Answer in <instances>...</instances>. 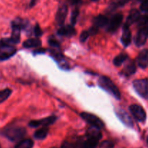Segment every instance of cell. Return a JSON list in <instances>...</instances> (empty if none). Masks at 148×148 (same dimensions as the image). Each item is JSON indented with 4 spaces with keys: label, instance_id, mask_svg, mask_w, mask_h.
<instances>
[{
    "label": "cell",
    "instance_id": "6da1fadb",
    "mask_svg": "<svg viewBox=\"0 0 148 148\" xmlns=\"http://www.w3.org/2000/svg\"><path fill=\"white\" fill-rule=\"evenodd\" d=\"M102 137L100 130L91 127L87 131V140L84 142L81 148H95L98 145L99 140Z\"/></svg>",
    "mask_w": 148,
    "mask_h": 148
},
{
    "label": "cell",
    "instance_id": "7a4b0ae2",
    "mask_svg": "<svg viewBox=\"0 0 148 148\" xmlns=\"http://www.w3.org/2000/svg\"><path fill=\"white\" fill-rule=\"evenodd\" d=\"M98 85L101 88L109 92L116 99L119 100L121 98V92L116 85L112 82L110 78L106 76H102L98 79Z\"/></svg>",
    "mask_w": 148,
    "mask_h": 148
},
{
    "label": "cell",
    "instance_id": "3957f363",
    "mask_svg": "<svg viewBox=\"0 0 148 148\" xmlns=\"http://www.w3.org/2000/svg\"><path fill=\"white\" fill-rule=\"evenodd\" d=\"M3 134L11 141H17L25 135L26 130L21 127H11L6 129Z\"/></svg>",
    "mask_w": 148,
    "mask_h": 148
},
{
    "label": "cell",
    "instance_id": "277c9868",
    "mask_svg": "<svg viewBox=\"0 0 148 148\" xmlns=\"http://www.w3.org/2000/svg\"><path fill=\"white\" fill-rule=\"evenodd\" d=\"M133 87L136 92L144 99H148V79H136L133 82Z\"/></svg>",
    "mask_w": 148,
    "mask_h": 148
},
{
    "label": "cell",
    "instance_id": "5b68a950",
    "mask_svg": "<svg viewBox=\"0 0 148 148\" xmlns=\"http://www.w3.org/2000/svg\"><path fill=\"white\" fill-rule=\"evenodd\" d=\"M80 116L86 122L90 124L92 127H95V128L98 129V130H101V129L103 128L104 126H105L103 121L99 117L94 115V114H90V113L82 112L80 114Z\"/></svg>",
    "mask_w": 148,
    "mask_h": 148
},
{
    "label": "cell",
    "instance_id": "8992f818",
    "mask_svg": "<svg viewBox=\"0 0 148 148\" xmlns=\"http://www.w3.org/2000/svg\"><path fill=\"white\" fill-rule=\"evenodd\" d=\"M17 49L14 46L0 43V60L5 61L14 56Z\"/></svg>",
    "mask_w": 148,
    "mask_h": 148
},
{
    "label": "cell",
    "instance_id": "52a82bcc",
    "mask_svg": "<svg viewBox=\"0 0 148 148\" xmlns=\"http://www.w3.org/2000/svg\"><path fill=\"white\" fill-rule=\"evenodd\" d=\"M130 111L133 116L139 122H145L147 118V114L144 108L137 104H133L130 106Z\"/></svg>",
    "mask_w": 148,
    "mask_h": 148
},
{
    "label": "cell",
    "instance_id": "ba28073f",
    "mask_svg": "<svg viewBox=\"0 0 148 148\" xmlns=\"http://www.w3.org/2000/svg\"><path fill=\"white\" fill-rule=\"evenodd\" d=\"M148 38V25L139 27V30L136 35L134 43L138 47L143 46Z\"/></svg>",
    "mask_w": 148,
    "mask_h": 148
},
{
    "label": "cell",
    "instance_id": "9c48e42d",
    "mask_svg": "<svg viewBox=\"0 0 148 148\" xmlns=\"http://www.w3.org/2000/svg\"><path fill=\"white\" fill-rule=\"evenodd\" d=\"M123 18H124V16L121 13H117L114 14L110 21H108V29H107L108 31L110 33H114L116 31L122 23Z\"/></svg>",
    "mask_w": 148,
    "mask_h": 148
},
{
    "label": "cell",
    "instance_id": "30bf717a",
    "mask_svg": "<svg viewBox=\"0 0 148 148\" xmlns=\"http://www.w3.org/2000/svg\"><path fill=\"white\" fill-rule=\"evenodd\" d=\"M56 121V117L54 116H48L46 118L42 119L32 120L31 121L29 122L28 125L30 127H38L40 126L46 127L47 126L53 124Z\"/></svg>",
    "mask_w": 148,
    "mask_h": 148
},
{
    "label": "cell",
    "instance_id": "8fae6325",
    "mask_svg": "<svg viewBox=\"0 0 148 148\" xmlns=\"http://www.w3.org/2000/svg\"><path fill=\"white\" fill-rule=\"evenodd\" d=\"M68 13V7L66 4H62L58 8L56 14V21L59 25L64 24Z\"/></svg>",
    "mask_w": 148,
    "mask_h": 148
},
{
    "label": "cell",
    "instance_id": "7c38bea8",
    "mask_svg": "<svg viewBox=\"0 0 148 148\" xmlns=\"http://www.w3.org/2000/svg\"><path fill=\"white\" fill-rule=\"evenodd\" d=\"M116 114L117 117L120 119V121L123 124H125L127 127H133L134 123H133L132 119L131 118V116L126 111H124L122 109H119L116 111Z\"/></svg>",
    "mask_w": 148,
    "mask_h": 148
},
{
    "label": "cell",
    "instance_id": "4fadbf2b",
    "mask_svg": "<svg viewBox=\"0 0 148 148\" xmlns=\"http://www.w3.org/2000/svg\"><path fill=\"white\" fill-rule=\"evenodd\" d=\"M137 64L142 69H145L148 66V49H143L137 56Z\"/></svg>",
    "mask_w": 148,
    "mask_h": 148
},
{
    "label": "cell",
    "instance_id": "5bb4252c",
    "mask_svg": "<svg viewBox=\"0 0 148 148\" xmlns=\"http://www.w3.org/2000/svg\"><path fill=\"white\" fill-rule=\"evenodd\" d=\"M121 41L125 47H127L130 45L132 41V33L130 27L127 25H124L123 27L122 36L121 38Z\"/></svg>",
    "mask_w": 148,
    "mask_h": 148
},
{
    "label": "cell",
    "instance_id": "9a60e30c",
    "mask_svg": "<svg viewBox=\"0 0 148 148\" xmlns=\"http://www.w3.org/2000/svg\"><path fill=\"white\" fill-rule=\"evenodd\" d=\"M57 33L59 36L71 37V36H73L76 34V30H75L74 26L69 25L62 26L58 30Z\"/></svg>",
    "mask_w": 148,
    "mask_h": 148
},
{
    "label": "cell",
    "instance_id": "2e32d148",
    "mask_svg": "<svg viewBox=\"0 0 148 148\" xmlns=\"http://www.w3.org/2000/svg\"><path fill=\"white\" fill-rule=\"evenodd\" d=\"M140 16H141V14H140V11H138V10H136V9H132V10L130 11L128 17H127L125 25H128L129 27H130L131 25L134 24V23H137V22L138 21Z\"/></svg>",
    "mask_w": 148,
    "mask_h": 148
},
{
    "label": "cell",
    "instance_id": "e0dca14e",
    "mask_svg": "<svg viewBox=\"0 0 148 148\" xmlns=\"http://www.w3.org/2000/svg\"><path fill=\"white\" fill-rule=\"evenodd\" d=\"M136 70H137V69H136V65L135 64H134V62H133V61H130V62H128L127 64L124 66V69L121 71V74L125 77H129L134 75L136 72Z\"/></svg>",
    "mask_w": 148,
    "mask_h": 148
},
{
    "label": "cell",
    "instance_id": "ac0fdd59",
    "mask_svg": "<svg viewBox=\"0 0 148 148\" xmlns=\"http://www.w3.org/2000/svg\"><path fill=\"white\" fill-rule=\"evenodd\" d=\"M108 19L106 16L103 15V14H99V15L96 16L95 18L93 19V26L94 27L99 28L101 27H105L107 25L108 23Z\"/></svg>",
    "mask_w": 148,
    "mask_h": 148
},
{
    "label": "cell",
    "instance_id": "d6986e66",
    "mask_svg": "<svg viewBox=\"0 0 148 148\" xmlns=\"http://www.w3.org/2000/svg\"><path fill=\"white\" fill-rule=\"evenodd\" d=\"M41 45V41L40 39L38 38H30L27 39L25 41L23 42V46L25 48H35V47H39Z\"/></svg>",
    "mask_w": 148,
    "mask_h": 148
},
{
    "label": "cell",
    "instance_id": "ffe728a7",
    "mask_svg": "<svg viewBox=\"0 0 148 148\" xmlns=\"http://www.w3.org/2000/svg\"><path fill=\"white\" fill-rule=\"evenodd\" d=\"M49 132V128L48 127H43L40 130H37L34 134V137L36 140H43L47 136Z\"/></svg>",
    "mask_w": 148,
    "mask_h": 148
},
{
    "label": "cell",
    "instance_id": "44dd1931",
    "mask_svg": "<svg viewBox=\"0 0 148 148\" xmlns=\"http://www.w3.org/2000/svg\"><path fill=\"white\" fill-rule=\"evenodd\" d=\"M34 143L30 139H26L20 141L14 148H33Z\"/></svg>",
    "mask_w": 148,
    "mask_h": 148
},
{
    "label": "cell",
    "instance_id": "7402d4cb",
    "mask_svg": "<svg viewBox=\"0 0 148 148\" xmlns=\"http://www.w3.org/2000/svg\"><path fill=\"white\" fill-rule=\"evenodd\" d=\"M128 58V55L127 53H121L119 55L115 57V59H114V64L116 66H119L125 62L126 60Z\"/></svg>",
    "mask_w": 148,
    "mask_h": 148
},
{
    "label": "cell",
    "instance_id": "603a6c76",
    "mask_svg": "<svg viewBox=\"0 0 148 148\" xmlns=\"http://www.w3.org/2000/svg\"><path fill=\"white\" fill-rule=\"evenodd\" d=\"M130 1V0H114L111 2L110 8H111V10H115V9L118 8L119 7H122V6L128 3Z\"/></svg>",
    "mask_w": 148,
    "mask_h": 148
},
{
    "label": "cell",
    "instance_id": "cb8c5ba5",
    "mask_svg": "<svg viewBox=\"0 0 148 148\" xmlns=\"http://www.w3.org/2000/svg\"><path fill=\"white\" fill-rule=\"evenodd\" d=\"M11 93L12 90L10 89H8V88L2 90H0V103L5 101L10 97Z\"/></svg>",
    "mask_w": 148,
    "mask_h": 148
},
{
    "label": "cell",
    "instance_id": "d4e9b609",
    "mask_svg": "<svg viewBox=\"0 0 148 148\" xmlns=\"http://www.w3.org/2000/svg\"><path fill=\"white\" fill-rule=\"evenodd\" d=\"M79 12L78 8H75V10H72V15H71V23H72V25L74 26L77 23V17L79 16Z\"/></svg>",
    "mask_w": 148,
    "mask_h": 148
},
{
    "label": "cell",
    "instance_id": "484cf974",
    "mask_svg": "<svg viewBox=\"0 0 148 148\" xmlns=\"http://www.w3.org/2000/svg\"><path fill=\"white\" fill-rule=\"evenodd\" d=\"M141 2L140 10L144 12H148V0H137Z\"/></svg>",
    "mask_w": 148,
    "mask_h": 148
},
{
    "label": "cell",
    "instance_id": "4316f807",
    "mask_svg": "<svg viewBox=\"0 0 148 148\" xmlns=\"http://www.w3.org/2000/svg\"><path fill=\"white\" fill-rule=\"evenodd\" d=\"M90 33L89 32L87 31V30H84V31L82 32V33L80 34V36H79V40H80L81 42H85V40L88 39V38L89 37Z\"/></svg>",
    "mask_w": 148,
    "mask_h": 148
},
{
    "label": "cell",
    "instance_id": "83f0119b",
    "mask_svg": "<svg viewBox=\"0 0 148 148\" xmlns=\"http://www.w3.org/2000/svg\"><path fill=\"white\" fill-rule=\"evenodd\" d=\"M34 33L35 36H37V37L40 36L42 35V33H43L41 28H40V25L38 24H36V26L34 27Z\"/></svg>",
    "mask_w": 148,
    "mask_h": 148
},
{
    "label": "cell",
    "instance_id": "f1b7e54d",
    "mask_svg": "<svg viewBox=\"0 0 148 148\" xmlns=\"http://www.w3.org/2000/svg\"><path fill=\"white\" fill-rule=\"evenodd\" d=\"M49 43L51 46L56 48V49L59 48V46H60L59 42L56 40H55V39H50V40H49Z\"/></svg>",
    "mask_w": 148,
    "mask_h": 148
},
{
    "label": "cell",
    "instance_id": "f546056e",
    "mask_svg": "<svg viewBox=\"0 0 148 148\" xmlns=\"http://www.w3.org/2000/svg\"><path fill=\"white\" fill-rule=\"evenodd\" d=\"M101 147L104 148H112L114 147V143L110 141H104L101 144Z\"/></svg>",
    "mask_w": 148,
    "mask_h": 148
},
{
    "label": "cell",
    "instance_id": "4dcf8cb0",
    "mask_svg": "<svg viewBox=\"0 0 148 148\" xmlns=\"http://www.w3.org/2000/svg\"><path fill=\"white\" fill-rule=\"evenodd\" d=\"M82 2V0H68V3L72 6L78 5Z\"/></svg>",
    "mask_w": 148,
    "mask_h": 148
},
{
    "label": "cell",
    "instance_id": "1f68e13d",
    "mask_svg": "<svg viewBox=\"0 0 148 148\" xmlns=\"http://www.w3.org/2000/svg\"><path fill=\"white\" fill-rule=\"evenodd\" d=\"M46 52V49H37L34 51V54H37V53H43Z\"/></svg>",
    "mask_w": 148,
    "mask_h": 148
},
{
    "label": "cell",
    "instance_id": "d6a6232c",
    "mask_svg": "<svg viewBox=\"0 0 148 148\" xmlns=\"http://www.w3.org/2000/svg\"><path fill=\"white\" fill-rule=\"evenodd\" d=\"M61 148H71V147H70V145H69L67 142H64V143L62 144Z\"/></svg>",
    "mask_w": 148,
    "mask_h": 148
},
{
    "label": "cell",
    "instance_id": "836d02e7",
    "mask_svg": "<svg viewBox=\"0 0 148 148\" xmlns=\"http://www.w3.org/2000/svg\"><path fill=\"white\" fill-rule=\"evenodd\" d=\"M36 1H37V0H31V1H30V7H33V6H34L35 4H36Z\"/></svg>",
    "mask_w": 148,
    "mask_h": 148
},
{
    "label": "cell",
    "instance_id": "e575fe53",
    "mask_svg": "<svg viewBox=\"0 0 148 148\" xmlns=\"http://www.w3.org/2000/svg\"><path fill=\"white\" fill-rule=\"evenodd\" d=\"M91 1H98L99 0H91Z\"/></svg>",
    "mask_w": 148,
    "mask_h": 148
},
{
    "label": "cell",
    "instance_id": "d590c367",
    "mask_svg": "<svg viewBox=\"0 0 148 148\" xmlns=\"http://www.w3.org/2000/svg\"><path fill=\"white\" fill-rule=\"evenodd\" d=\"M147 145H148V137H147Z\"/></svg>",
    "mask_w": 148,
    "mask_h": 148
},
{
    "label": "cell",
    "instance_id": "8d00e7d4",
    "mask_svg": "<svg viewBox=\"0 0 148 148\" xmlns=\"http://www.w3.org/2000/svg\"><path fill=\"white\" fill-rule=\"evenodd\" d=\"M0 148H1V146H0Z\"/></svg>",
    "mask_w": 148,
    "mask_h": 148
},
{
    "label": "cell",
    "instance_id": "74e56055",
    "mask_svg": "<svg viewBox=\"0 0 148 148\" xmlns=\"http://www.w3.org/2000/svg\"><path fill=\"white\" fill-rule=\"evenodd\" d=\"M53 148H56V147H53Z\"/></svg>",
    "mask_w": 148,
    "mask_h": 148
}]
</instances>
